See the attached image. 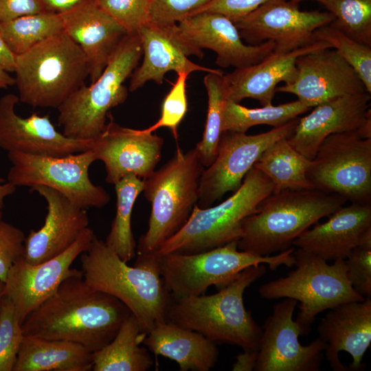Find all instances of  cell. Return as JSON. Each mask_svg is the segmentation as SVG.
<instances>
[{"mask_svg":"<svg viewBox=\"0 0 371 371\" xmlns=\"http://www.w3.org/2000/svg\"><path fill=\"white\" fill-rule=\"evenodd\" d=\"M131 313L115 297L90 286L78 270L28 314L22 328L24 335L74 342L93 353L114 338Z\"/></svg>","mask_w":371,"mask_h":371,"instance_id":"1","label":"cell"},{"mask_svg":"<svg viewBox=\"0 0 371 371\" xmlns=\"http://www.w3.org/2000/svg\"><path fill=\"white\" fill-rule=\"evenodd\" d=\"M80 258L85 281L122 302L137 319L142 333L147 335L167 321L171 297L156 255L137 254L131 267L95 236Z\"/></svg>","mask_w":371,"mask_h":371,"instance_id":"2","label":"cell"},{"mask_svg":"<svg viewBox=\"0 0 371 371\" xmlns=\"http://www.w3.org/2000/svg\"><path fill=\"white\" fill-rule=\"evenodd\" d=\"M266 273L265 264L250 266L212 295L177 297L167 311V321L196 331L214 343L258 350L262 329L244 305L245 289Z\"/></svg>","mask_w":371,"mask_h":371,"instance_id":"3","label":"cell"},{"mask_svg":"<svg viewBox=\"0 0 371 371\" xmlns=\"http://www.w3.org/2000/svg\"><path fill=\"white\" fill-rule=\"evenodd\" d=\"M346 201L341 196L315 189L272 193L262 201L256 212L243 219L238 248L258 256L283 251L311 225Z\"/></svg>","mask_w":371,"mask_h":371,"instance_id":"4","label":"cell"},{"mask_svg":"<svg viewBox=\"0 0 371 371\" xmlns=\"http://www.w3.org/2000/svg\"><path fill=\"white\" fill-rule=\"evenodd\" d=\"M19 101L34 108L57 109L85 84L87 57L64 31L15 56Z\"/></svg>","mask_w":371,"mask_h":371,"instance_id":"5","label":"cell"},{"mask_svg":"<svg viewBox=\"0 0 371 371\" xmlns=\"http://www.w3.org/2000/svg\"><path fill=\"white\" fill-rule=\"evenodd\" d=\"M203 168L194 148L183 152L177 147L166 164L144 179L142 192L151 211L148 229L138 240L137 254H155L186 224L198 201Z\"/></svg>","mask_w":371,"mask_h":371,"instance_id":"6","label":"cell"},{"mask_svg":"<svg viewBox=\"0 0 371 371\" xmlns=\"http://www.w3.org/2000/svg\"><path fill=\"white\" fill-rule=\"evenodd\" d=\"M142 55L138 34H128L119 43L98 78L72 93L58 108V122L67 137L93 140L104 130L109 110L125 102L124 85Z\"/></svg>","mask_w":371,"mask_h":371,"instance_id":"7","label":"cell"},{"mask_svg":"<svg viewBox=\"0 0 371 371\" xmlns=\"http://www.w3.org/2000/svg\"><path fill=\"white\" fill-rule=\"evenodd\" d=\"M273 192L271 181L253 166L240 188L226 200L206 208L196 205L183 227L155 255L197 254L238 241L243 219L256 212L262 201Z\"/></svg>","mask_w":371,"mask_h":371,"instance_id":"8","label":"cell"},{"mask_svg":"<svg viewBox=\"0 0 371 371\" xmlns=\"http://www.w3.org/2000/svg\"><path fill=\"white\" fill-rule=\"evenodd\" d=\"M295 269L285 277L262 284L258 292L267 300L291 298L300 302L295 320L301 336L307 335L317 315L325 310L365 298L352 286L345 259L332 265L313 254L297 248L293 251Z\"/></svg>","mask_w":371,"mask_h":371,"instance_id":"9","label":"cell"},{"mask_svg":"<svg viewBox=\"0 0 371 371\" xmlns=\"http://www.w3.org/2000/svg\"><path fill=\"white\" fill-rule=\"evenodd\" d=\"M294 247L276 255L258 256L240 251L238 241L197 254L170 253L159 258L165 286L177 297L201 295L210 286L219 289L229 284L246 268L267 264L271 270L294 265Z\"/></svg>","mask_w":371,"mask_h":371,"instance_id":"10","label":"cell"},{"mask_svg":"<svg viewBox=\"0 0 371 371\" xmlns=\"http://www.w3.org/2000/svg\"><path fill=\"white\" fill-rule=\"evenodd\" d=\"M306 176L315 190L351 203H371V138L361 137L357 130L328 135Z\"/></svg>","mask_w":371,"mask_h":371,"instance_id":"11","label":"cell"},{"mask_svg":"<svg viewBox=\"0 0 371 371\" xmlns=\"http://www.w3.org/2000/svg\"><path fill=\"white\" fill-rule=\"evenodd\" d=\"M11 163L7 179L16 187L43 186L57 190L77 205L100 208L110 195L89 177L90 166L96 160L91 149L63 157L8 153Z\"/></svg>","mask_w":371,"mask_h":371,"instance_id":"12","label":"cell"},{"mask_svg":"<svg viewBox=\"0 0 371 371\" xmlns=\"http://www.w3.org/2000/svg\"><path fill=\"white\" fill-rule=\"evenodd\" d=\"M297 120L295 118L256 135L223 132L216 158L202 171L196 205L200 208L209 207L226 193L237 190L262 153L278 140L287 138L293 133Z\"/></svg>","mask_w":371,"mask_h":371,"instance_id":"13","label":"cell"},{"mask_svg":"<svg viewBox=\"0 0 371 371\" xmlns=\"http://www.w3.org/2000/svg\"><path fill=\"white\" fill-rule=\"evenodd\" d=\"M333 19L328 11H302L291 0H269L234 23L249 45L271 41L274 52H289L315 41L314 32Z\"/></svg>","mask_w":371,"mask_h":371,"instance_id":"14","label":"cell"},{"mask_svg":"<svg viewBox=\"0 0 371 371\" xmlns=\"http://www.w3.org/2000/svg\"><path fill=\"white\" fill-rule=\"evenodd\" d=\"M297 301L276 304L266 319L258 350L256 371H319L325 343L318 337L308 345L299 341L300 329L293 319Z\"/></svg>","mask_w":371,"mask_h":371,"instance_id":"15","label":"cell"},{"mask_svg":"<svg viewBox=\"0 0 371 371\" xmlns=\"http://www.w3.org/2000/svg\"><path fill=\"white\" fill-rule=\"evenodd\" d=\"M95 236L88 227L60 254L36 265L23 257L13 265L4 282V295L14 304L21 324L30 313L56 291L66 278L78 271L71 266L89 249Z\"/></svg>","mask_w":371,"mask_h":371,"instance_id":"16","label":"cell"},{"mask_svg":"<svg viewBox=\"0 0 371 371\" xmlns=\"http://www.w3.org/2000/svg\"><path fill=\"white\" fill-rule=\"evenodd\" d=\"M109 116V122L93 139L91 148L96 160L104 164L105 181L115 185L128 174L146 179L161 159L164 139L145 129L122 126Z\"/></svg>","mask_w":371,"mask_h":371,"instance_id":"17","label":"cell"},{"mask_svg":"<svg viewBox=\"0 0 371 371\" xmlns=\"http://www.w3.org/2000/svg\"><path fill=\"white\" fill-rule=\"evenodd\" d=\"M295 80L277 87L310 108L336 98L368 92L355 69L335 49H323L299 56Z\"/></svg>","mask_w":371,"mask_h":371,"instance_id":"18","label":"cell"},{"mask_svg":"<svg viewBox=\"0 0 371 371\" xmlns=\"http://www.w3.org/2000/svg\"><path fill=\"white\" fill-rule=\"evenodd\" d=\"M17 95L7 93L0 98V148L8 153L63 157L91 149L93 140L66 137L57 131L48 115L33 113L19 115Z\"/></svg>","mask_w":371,"mask_h":371,"instance_id":"19","label":"cell"},{"mask_svg":"<svg viewBox=\"0 0 371 371\" xmlns=\"http://www.w3.org/2000/svg\"><path fill=\"white\" fill-rule=\"evenodd\" d=\"M317 331L333 370H363L362 359L371 343V297L330 308Z\"/></svg>","mask_w":371,"mask_h":371,"instance_id":"20","label":"cell"},{"mask_svg":"<svg viewBox=\"0 0 371 371\" xmlns=\"http://www.w3.org/2000/svg\"><path fill=\"white\" fill-rule=\"evenodd\" d=\"M138 34L143 61L131 74L130 91H136L150 80L161 85L166 74L170 71L188 74L196 71L223 73L218 69L195 64L188 58L193 55L202 58L203 54L183 34L177 24L157 26L148 23L140 29Z\"/></svg>","mask_w":371,"mask_h":371,"instance_id":"21","label":"cell"},{"mask_svg":"<svg viewBox=\"0 0 371 371\" xmlns=\"http://www.w3.org/2000/svg\"><path fill=\"white\" fill-rule=\"evenodd\" d=\"M30 190L37 192L47 203L44 224L38 230H30L25 241L23 258L36 265L67 249L88 227L89 218L86 209L57 190L43 186Z\"/></svg>","mask_w":371,"mask_h":371,"instance_id":"22","label":"cell"},{"mask_svg":"<svg viewBox=\"0 0 371 371\" xmlns=\"http://www.w3.org/2000/svg\"><path fill=\"white\" fill-rule=\"evenodd\" d=\"M177 25L197 47L214 51L216 65L223 68L239 69L254 65L274 52L275 44L271 41L256 45L245 44L234 22L219 13L192 14Z\"/></svg>","mask_w":371,"mask_h":371,"instance_id":"23","label":"cell"},{"mask_svg":"<svg viewBox=\"0 0 371 371\" xmlns=\"http://www.w3.org/2000/svg\"><path fill=\"white\" fill-rule=\"evenodd\" d=\"M370 94L341 96L314 106L310 113L297 120L287 141L307 159H313L326 137L361 127L371 115Z\"/></svg>","mask_w":371,"mask_h":371,"instance_id":"24","label":"cell"},{"mask_svg":"<svg viewBox=\"0 0 371 371\" xmlns=\"http://www.w3.org/2000/svg\"><path fill=\"white\" fill-rule=\"evenodd\" d=\"M63 31L81 48L88 60L90 84L101 75L126 30L93 0H83L59 13Z\"/></svg>","mask_w":371,"mask_h":371,"instance_id":"25","label":"cell"},{"mask_svg":"<svg viewBox=\"0 0 371 371\" xmlns=\"http://www.w3.org/2000/svg\"><path fill=\"white\" fill-rule=\"evenodd\" d=\"M332 48L324 41H315L289 52H273L260 62L235 69L224 75L227 99L239 103L244 99L258 100L263 106L272 104L280 82H293L298 70L297 58L323 49Z\"/></svg>","mask_w":371,"mask_h":371,"instance_id":"26","label":"cell"},{"mask_svg":"<svg viewBox=\"0 0 371 371\" xmlns=\"http://www.w3.org/2000/svg\"><path fill=\"white\" fill-rule=\"evenodd\" d=\"M371 238V203H351L301 234L293 243L299 249L329 261L346 259L357 245Z\"/></svg>","mask_w":371,"mask_h":371,"instance_id":"27","label":"cell"},{"mask_svg":"<svg viewBox=\"0 0 371 371\" xmlns=\"http://www.w3.org/2000/svg\"><path fill=\"white\" fill-rule=\"evenodd\" d=\"M142 342L155 355L177 362L181 371H209L218 357L216 343L168 321L157 325Z\"/></svg>","mask_w":371,"mask_h":371,"instance_id":"28","label":"cell"},{"mask_svg":"<svg viewBox=\"0 0 371 371\" xmlns=\"http://www.w3.org/2000/svg\"><path fill=\"white\" fill-rule=\"evenodd\" d=\"M93 353L80 344L24 335L13 371H89Z\"/></svg>","mask_w":371,"mask_h":371,"instance_id":"29","label":"cell"},{"mask_svg":"<svg viewBox=\"0 0 371 371\" xmlns=\"http://www.w3.org/2000/svg\"><path fill=\"white\" fill-rule=\"evenodd\" d=\"M146 335L142 333L136 317L131 313L114 338L93 352V371H146L153 365L147 349L140 346Z\"/></svg>","mask_w":371,"mask_h":371,"instance_id":"30","label":"cell"},{"mask_svg":"<svg viewBox=\"0 0 371 371\" xmlns=\"http://www.w3.org/2000/svg\"><path fill=\"white\" fill-rule=\"evenodd\" d=\"M311 160L282 138L268 147L254 166L272 182L273 193L285 190H313L306 176Z\"/></svg>","mask_w":371,"mask_h":371,"instance_id":"31","label":"cell"},{"mask_svg":"<svg viewBox=\"0 0 371 371\" xmlns=\"http://www.w3.org/2000/svg\"><path fill=\"white\" fill-rule=\"evenodd\" d=\"M144 185V179L133 174L125 175L114 185L116 213L104 242L126 262L135 256L136 243L131 229V215Z\"/></svg>","mask_w":371,"mask_h":371,"instance_id":"32","label":"cell"},{"mask_svg":"<svg viewBox=\"0 0 371 371\" xmlns=\"http://www.w3.org/2000/svg\"><path fill=\"white\" fill-rule=\"evenodd\" d=\"M311 109L298 100L277 106L270 104L249 109L227 99L223 109L222 131L246 133L249 128L261 124L277 127Z\"/></svg>","mask_w":371,"mask_h":371,"instance_id":"33","label":"cell"},{"mask_svg":"<svg viewBox=\"0 0 371 371\" xmlns=\"http://www.w3.org/2000/svg\"><path fill=\"white\" fill-rule=\"evenodd\" d=\"M63 31L59 13L44 12L0 22V32L9 50L20 55Z\"/></svg>","mask_w":371,"mask_h":371,"instance_id":"34","label":"cell"},{"mask_svg":"<svg viewBox=\"0 0 371 371\" xmlns=\"http://www.w3.org/2000/svg\"><path fill=\"white\" fill-rule=\"evenodd\" d=\"M207 94V111L201 140L195 149L203 167L216 158L222 131L223 109L227 100L224 74L207 73L203 78Z\"/></svg>","mask_w":371,"mask_h":371,"instance_id":"35","label":"cell"},{"mask_svg":"<svg viewBox=\"0 0 371 371\" xmlns=\"http://www.w3.org/2000/svg\"><path fill=\"white\" fill-rule=\"evenodd\" d=\"M329 23L355 41L371 46V0H326Z\"/></svg>","mask_w":371,"mask_h":371,"instance_id":"36","label":"cell"},{"mask_svg":"<svg viewBox=\"0 0 371 371\" xmlns=\"http://www.w3.org/2000/svg\"><path fill=\"white\" fill-rule=\"evenodd\" d=\"M313 40L330 43L355 69L371 93V46L355 41L330 24L317 29Z\"/></svg>","mask_w":371,"mask_h":371,"instance_id":"37","label":"cell"},{"mask_svg":"<svg viewBox=\"0 0 371 371\" xmlns=\"http://www.w3.org/2000/svg\"><path fill=\"white\" fill-rule=\"evenodd\" d=\"M23 337L15 306L4 295L0 310V371H13Z\"/></svg>","mask_w":371,"mask_h":371,"instance_id":"38","label":"cell"},{"mask_svg":"<svg viewBox=\"0 0 371 371\" xmlns=\"http://www.w3.org/2000/svg\"><path fill=\"white\" fill-rule=\"evenodd\" d=\"M188 76L186 72L177 74L176 82L163 101L160 118L155 124L145 128L146 131L153 133L159 128L167 127L177 139V127L188 109L186 80Z\"/></svg>","mask_w":371,"mask_h":371,"instance_id":"39","label":"cell"},{"mask_svg":"<svg viewBox=\"0 0 371 371\" xmlns=\"http://www.w3.org/2000/svg\"><path fill=\"white\" fill-rule=\"evenodd\" d=\"M120 23L128 34H138L148 23L151 0H93Z\"/></svg>","mask_w":371,"mask_h":371,"instance_id":"40","label":"cell"},{"mask_svg":"<svg viewBox=\"0 0 371 371\" xmlns=\"http://www.w3.org/2000/svg\"><path fill=\"white\" fill-rule=\"evenodd\" d=\"M345 262L353 289L364 298L371 297V238L355 247Z\"/></svg>","mask_w":371,"mask_h":371,"instance_id":"41","label":"cell"},{"mask_svg":"<svg viewBox=\"0 0 371 371\" xmlns=\"http://www.w3.org/2000/svg\"><path fill=\"white\" fill-rule=\"evenodd\" d=\"M210 0H151L148 23L157 26L178 24Z\"/></svg>","mask_w":371,"mask_h":371,"instance_id":"42","label":"cell"},{"mask_svg":"<svg viewBox=\"0 0 371 371\" xmlns=\"http://www.w3.org/2000/svg\"><path fill=\"white\" fill-rule=\"evenodd\" d=\"M25 238L21 229L0 221V279L3 282L13 265L23 257Z\"/></svg>","mask_w":371,"mask_h":371,"instance_id":"43","label":"cell"},{"mask_svg":"<svg viewBox=\"0 0 371 371\" xmlns=\"http://www.w3.org/2000/svg\"><path fill=\"white\" fill-rule=\"evenodd\" d=\"M269 0H210L190 15L207 12L221 14L232 22L249 14ZM189 15V16H190Z\"/></svg>","mask_w":371,"mask_h":371,"instance_id":"44","label":"cell"},{"mask_svg":"<svg viewBox=\"0 0 371 371\" xmlns=\"http://www.w3.org/2000/svg\"><path fill=\"white\" fill-rule=\"evenodd\" d=\"M44 12L43 0H0V22Z\"/></svg>","mask_w":371,"mask_h":371,"instance_id":"45","label":"cell"},{"mask_svg":"<svg viewBox=\"0 0 371 371\" xmlns=\"http://www.w3.org/2000/svg\"><path fill=\"white\" fill-rule=\"evenodd\" d=\"M258 357V350H244L239 353L233 364L234 371H251L254 370Z\"/></svg>","mask_w":371,"mask_h":371,"instance_id":"46","label":"cell"},{"mask_svg":"<svg viewBox=\"0 0 371 371\" xmlns=\"http://www.w3.org/2000/svg\"><path fill=\"white\" fill-rule=\"evenodd\" d=\"M46 11L55 13L66 12L83 0H43Z\"/></svg>","mask_w":371,"mask_h":371,"instance_id":"47","label":"cell"},{"mask_svg":"<svg viewBox=\"0 0 371 371\" xmlns=\"http://www.w3.org/2000/svg\"><path fill=\"white\" fill-rule=\"evenodd\" d=\"M0 64L8 72H14L15 66V55L5 45L0 32Z\"/></svg>","mask_w":371,"mask_h":371,"instance_id":"48","label":"cell"},{"mask_svg":"<svg viewBox=\"0 0 371 371\" xmlns=\"http://www.w3.org/2000/svg\"><path fill=\"white\" fill-rule=\"evenodd\" d=\"M16 189V186L8 181L5 182L3 179L0 178V210H1L4 205L5 199L13 194Z\"/></svg>","mask_w":371,"mask_h":371,"instance_id":"49","label":"cell"},{"mask_svg":"<svg viewBox=\"0 0 371 371\" xmlns=\"http://www.w3.org/2000/svg\"><path fill=\"white\" fill-rule=\"evenodd\" d=\"M14 85H15V78L0 64V89H7Z\"/></svg>","mask_w":371,"mask_h":371,"instance_id":"50","label":"cell"},{"mask_svg":"<svg viewBox=\"0 0 371 371\" xmlns=\"http://www.w3.org/2000/svg\"><path fill=\"white\" fill-rule=\"evenodd\" d=\"M4 296V282L0 279V310L3 297Z\"/></svg>","mask_w":371,"mask_h":371,"instance_id":"51","label":"cell"},{"mask_svg":"<svg viewBox=\"0 0 371 371\" xmlns=\"http://www.w3.org/2000/svg\"><path fill=\"white\" fill-rule=\"evenodd\" d=\"M291 1L298 3L300 1H306V0H291ZM311 1H315L319 2V3H322V4L326 1V0H311Z\"/></svg>","mask_w":371,"mask_h":371,"instance_id":"52","label":"cell"},{"mask_svg":"<svg viewBox=\"0 0 371 371\" xmlns=\"http://www.w3.org/2000/svg\"><path fill=\"white\" fill-rule=\"evenodd\" d=\"M2 218H3V213L1 210H0V221L2 220Z\"/></svg>","mask_w":371,"mask_h":371,"instance_id":"53","label":"cell"}]
</instances>
